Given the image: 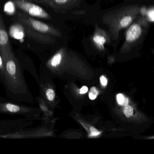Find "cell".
Returning <instances> with one entry per match:
<instances>
[{
    "instance_id": "cell-1",
    "label": "cell",
    "mask_w": 154,
    "mask_h": 154,
    "mask_svg": "<svg viewBox=\"0 0 154 154\" xmlns=\"http://www.w3.org/2000/svg\"><path fill=\"white\" fill-rule=\"evenodd\" d=\"M140 8L138 4L127 5L103 15L102 22L109 28L111 38L118 40L120 31L128 28L138 17Z\"/></svg>"
},
{
    "instance_id": "cell-2",
    "label": "cell",
    "mask_w": 154,
    "mask_h": 154,
    "mask_svg": "<svg viewBox=\"0 0 154 154\" xmlns=\"http://www.w3.org/2000/svg\"><path fill=\"white\" fill-rule=\"evenodd\" d=\"M149 24L146 18L140 15L128 27L125 33V41L122 48L124 50L130 49L142 42L147 32Z\"/></svg>"
},
{
    "instance_id": "cell-3",
    "label": "cell",
    "mask_w": 154,
    "mask_h": 154,
    "mask_svg": "<svg viewBox=\"0 0 154 154\" xmlns=\"http://www.w3.org/2000/svg\"><path fill=\"white\" fill-rule=\"evenodd\" d=\"M17 20L21 24H24L39 33L54 37H61L62 32L53 25L46 24L35 19L24 12H18L16 17Z\"/></svg>"
},
{
    "instance_id": "cell-4",
    "label": "cell",
    "mask_w": 154,
    "mask_h": 154,
    "mask_svg": "<svg viewBox=\"0 0 154 154\" xmlns=\"http://www.w3.org/2000/svg\"><path fill=\"white\" fill-rule=\"evenodd\" d=\"M53 9L57 13H65L79 8L82 0H28Z\"/></svg>"
},
{
    "instance_id": "cell-5",
    "label": "cell",
    "mask_w": 154,
    "mask_h": 154,
    "mask_svg": "<svg viewBox=\"0 0 154 154\" xmlns=\"http://www.w3.org/2000/svg\"><path fill=\"white\" fill-rule=\"evenodd\" d=\"M15 6L30 17L50 20L51 16L43 8L28 0H10Z\"/></svg>"
},
{
    "instance_id": "cell-6",
    "label": "cell",
    "mask_w": 154,
    "mask_h": 154,
    "mask_svg": "<svg viewBox=\"0 0 154 154\" xmlns=\"http://www.w3.org/2000/svg\"><path fill=\"white\" fill-rule=\"evenodd\" d=\"M91 40L97 49L103 50L105 44L111 42V38L108 32L100 27L98 24H96L95 29Z\"/></svg>"
},
{
    "instance_id": "cell-7",
    "label": "cell",
    "mask_w": 154,
    "mask_h": 154,
    "mask_svg": "<svg viewBox=\"0 0 154 154\" xmlns=\"http://www.w3.org/2000/svg\"><path fill=\"white\" fill-rule=\"evenodd\" d=\"M0 50L5 57L11 54V44L5 23L0 12Z\"/></svg>"
},
{
    "instance_id": "cell-8",
    "label": "cell",
    "mask_w": 154,
    "mask_h": 154,
    "mask_svg": "<svg viewBox=\"0 0 154 154\" xmlns=\"http://www.w3.org/2000/svg\"><path fill=\"white\" fill-rule=\"evenodd\" d=\"M26 35L34 41L43 44H50L55 41V38L39 33L31 29L26 24H21Z\"/></svg>"
},
{
    "instance_id": "cell-9",
    "label": "cell",
    "mask_w": 154,
    "mask_h": 154,
    "mask_svg": "<svg viewBox=\"0 0 154 154\" xmlns=\"http://www.w3.org/2000/svg\"><path fill=\"white\" fill-rule=\"evenodd\" d=\"M65 48H62L58 51L56 54L54 55L50 61V63L53 66H58L61 63L63 55L64 53Z\"/></svg>"
},
{
    "instance_id": "cell-10",
    "label": "cell",
    "mask_w": 154,
    "mask_h": 154,
    "mask_svg": "<svg viewBox=\"0 0 154 154\" xmlns=\"http://www.w3.org/2000/svg\"><path fill=\"white\" fill-rule=\"evenodd\" d=\"M6 69L8 71V72L11 75H14L16 73V63L12 59H9L7 62V64H6Z\"/></svg>"
},
{
    "instance_id": "cell-11",
    "label": "cell",
    "mask_w": 154,
    "mask_h": 154,
    "mask_svg": "<svg viewBox=\"0 0 154 154\" xmlns=\"http://www.w3.org/2000/svg\"><path fill=\"white\" fill-rule=\"evenodd\" d=\"M144 17L146 18L148 21L150 23H154V8L153 6L147 8L146 12Z\"/></svg>"
},
{
    "instance_id": "cell-12",
    "label": "cell",
    "mask_w": 154,
    "mask_h": 154,
    "mask_svg": "<svg viewBox=\"0 0 154 154\" xmlns=\"http://www.w3.org/2000/svg\"><path fill=\"white\" fill-rule=\"evenodd\" d=\"M124 113L126 117L129 118L132 116L133 113V109L130 105H125L124 108Z\"/></svg>"
},
{
    "instance_id": "cell-13",
    "label": "cell",
    "mask_w": 154,
    "mask_h": 154,
    "mask_svg": "<svg viewBox=\"0 0 154 154\" xmlns=\"http://www.w3.org/2000/svg\"><path fill=\"white\" fill-rule=\"evenodd\" d=\"M6 108L9 111L12 112H17L20 110L19 107L11 103H8L6 105Z\"/></svg>"
},
{
    "instance_id": "cell-14",
    "label": "cell",
    "mask_w": 154,
    "mask_h": 154,
    "mask_svg": "<svg viewBox=\"0 0 154 154\" xmlns=\"http://www.w3.org/2000/svg\"><path fill=\"white\" fill-rule=\"evenodd\" d=\"M46 94L47 98L49 101L53 100L55 96L54 91L52 89H48L47 91Z\"/></svg>"
},
{
    "instance_id": "cell-15",
    "label": "cell",
    "mask_w": 154,
    "mask_h": 154,
    "mask_svg": "<svg viewBox=\"0 0 154 154\" xmlns=\"http://www.w3.org/2000/svg\"><path fill=\"white\" fill-rule=\"evenodd\" d=\"M98 94V92L97 91V90L95 89L94 87H93L91 89L90 93H89V98L91 100H94V99H96Z\"/></svg>"
},
{
    "instance_id": "cell-16",
    "label": "cell",
    "mask_w": 154,
    "mask_h": 154,
    "mask_svg": "<svg viewBox=\"0 0 154 154\" xmlns=\"http://www.w3.org/2000/svg\"><path fill=\"white\" fill-rule=\"evenodd\" d=\"M117 101L118 103L120 105H122L124 101V97L123 95L121 94H119L117 96Z\"/></svg>"
},
{
    "instance_id": "cell-17",
    "label": "cell",
    "mask_w": 154,
    "mask_h": 154,
    "mask_svg": "<svg viewBox=\"0 0 154 154\" xmlns=\"http://www.w3.org/2000/svg\"><path fill=\"white\" fill-rule=\"evenodd\" d=\"M90 130L91 131V136H96L100 133V131H98V130L96 129L94 127H91Z\"/></svg>"
},
{
    "instance_id": "cell-18",
    "label": "cell",
    "mask_w": 154,
    "mask_h": 154,
    "mask_svg": "<svg viewBox=\"0 0 154 154\" xmlns=\"http://www.w3.org/2000/svg\"><path fill=\"white\" fill-rule=\"evenodd\" d=\"M100 79L101 83L103 86H105V85H107L108 82H107L106 78L103 75L101 76Z\"/></svg>"
},
{
    "instance_id": "cell-19",
    "label": "cell",
    "mask_w": 154,
    "mask_h": 154,
    "mask_svg": "<svg viewBox=\"0 0 154 154\" xmlns=\"http://www.w3.org/2000/svg\"><path fill=\"white\" fill-rule=\"evenodd\" d=\"M88 91V88L87 86H84L81 88L80 90V93L81 94H83L86 93Z\"/></svg>"
},
{
    "instance_id": "cell-20",
    "label": "cell",
    "mask_w": 154,
    "mask_h": 154,
    "mask_svg": "<svg viewBox=\"0 0 154 154\" xmlns=\"http://www.w3.org/2000/svg\"><path fill=\"white\" fill-rule=\"evenodd\" d=\"M128 98H124V101H123L122 105H124V106H125V105H127V104H128Z\"/></svg>"
},
{
    "instance_id": "cell-21",
    "label": "cell",
    "mask_w": 154,
    "mask_h": 154,
    "mask_svg": "<svg viewBox=\"0 0 154 154\" xmlns=\"http://www.w3.org/2000/svg\"><path fill=\"white\" fill-rule=\"evenodd\" d=\"M2 65V60L1 57L0 56V66H1Z\"/></svg>"
}]
</instances>
